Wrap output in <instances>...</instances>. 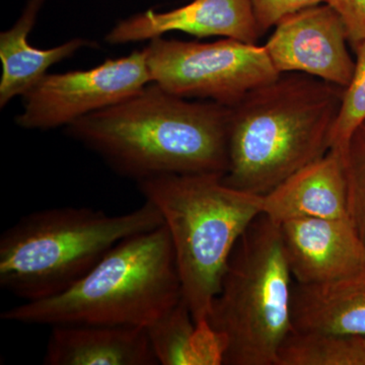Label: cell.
Returning <instances> with one entry per match:
<instances>
[{
	"label": "cell",
	"instance_id": "6da1fadb",
	"mask_svg": "<svg viewBox=\"0 0 365 365\" xmlns=\"http://www.w3.org/2000/svg\"><path fill=\"white\" fill-rule=\"evenodd\" d=\"M228 117L227 106L191 102L151 83L123 102L76 120L66 131L137 182L167 175L225 176Z\"/></svg>",
	"mask_w": 365,
	"mask_h": 365
},
{
	"label": "cell",
	"instance_id": "7a4b0ae2",
	"mask_svg": "<svg viewBox=\"0 0 365 365\" xmlns=\"http://www.w3.org/2000/svg\"><path fill=\"white\" fill-rule=\"evenodd\" d=\"M345 88L283 73L230 108L223 182L264 195L330 150Z\"/></svg>",
	"mask_w": 365,
	"mask_h": 365
},
{
	"label": "cell",
	"instance_id": "3957f363",
	"mask_svg": "<svg viewBox=\"0 0 365 365\" xmlns=\"http://www.w3.org/2000/svg\"><path fill=\"white\" fill-rule=\"evenodd\" d=\"M182 299L165 225L123 240L83 279L55 297L2 312L26 325H113L148 328Z\"/></svg>",
	"mask_w": 365,
	"mask_h": 365
},
{
	"label": "cell",
	"instance_id": "277c9868",
	"mask_svg": "<svg viewBox=\"0 0 365 365\" xmlns=\"http://www.w3.org/2000/svg\"><path fill=\"white\" fill-rule=\"evenodd\" d=\"M162 225V215L148 201L119 215L72 206L30 213L0 237V287L24 302L55 297L120 242Z\"/></svg>",
	"mask_w": 365,
	"mask_h": 365
},
{
	"label": "cell",
	"instance_id": "5b68a950",
	"mask_svg": "<svg viewBox=\"0 0 365 365\" xmlns=\"http://www.w3.org/2000/svg\"><path fill=\"white\" fill-rule=\"evenodd\" d=\"M222 175H167L138 182L163 216L174 249L182 299L206 323L230 255L262 215L261 195L232 188Z\"/></svg>",
	"mask_w": 365,
	"mask_h": 365
},
{
	"label": "cell",
	"instance_id": "8992f818",
	"mask_svg": "<svg viewBox=\"0 0 365 365\" xmlns=\"http://www.w3.org/2000/svg\"><path fill=\"white\" fill-rule=\"evenodd\" d=\"M294 284L280 225L260 215L235 245L206 319L225 345L222 364L278 365L294 332Z\"/></svg>",
	"mask_w": 365,
	"mask_h": 365
},
{
	"label": "cell",
	"instance_id": "52a82bcc",
	"mask_svg": "<svg viewBox=\"0 0 365 365\" xmlns=\"http://www.w3.org/2000/svg\"><path fill=\"white\" fill-rule=\"evenodd\" d=\"M143 49L151 81L163 90L227 107L280 76L264 46L228 38L199 43L158 37Z\"/></svg>",
	"mask_w": 365,
	"mask_h": 365
},
{
	"label": "cell",
	"instance_id": "ba28073f",
	"mask_svg": "<svg viewBox=\"0 0 365 365\" xmlns=\"http://www.w3.org/2000/svg\"><path fill=\"white\" fill-rule=\"evenodd\" d=\"M153 83L146 53L107 59L88 69L46 74L24 96V111L16 118L21 128L49 130L123 102Z\"/></svg>",
	"mask_w": 365,
	"mask_h": 365
},
{
	"label": "cell",
	"instance_id": "9c48e42d",
	"mask_svg": "<svg viewBox=\"0 0 365 365\" xmlns=\"http://www.w3.org/2000/svg\"><path fill=\"white\" fill-rule=\"evenodd\" d=\"M265 45L280 74H307L346 88L355 61L348 51L347 30L339 14L319 4L289 14L275 26Z\"/></svg>",
	"mask_w": 365,
	"mask_h": 365
},
{
	"label": "cell",
	"instance_id": "30bf717a",
	"mask_svg": "<svg viewBox=\"0 0 365 365\" xmlns=\"http://www.w3.org/2000/svg\"><path fill=\"white\" fill-rule=\"evenodd\" d=\"M170 32L225 37L248 44H257L262 36L250 0H192L165 13L150 9L118 21L106 36V42L129 44Z\"/></svg>",
	"mask_w": 365,
	"mask_h": 365
},
{
	"label": "cell",
	"instance_id": "8fae6325",
	"mask_svg": "<svg viewBox=\"0 0 365 365\" xmlns=\"http://www.w3.org/2000/svg\"><path fill=\"white\" fill-rule=\"evenodd\" d=\"M280 232L295 283L332 282L365 266V245L349 220L297 218Z\"/></svg>",
	"mask_w": 365,
	"mask_h": 365
},
{
	"label": "cell",
	"instance_id": "7c38bea8",
	"mask_svg": "<svg viewBox=\"0 0 365 365\" xmlns=\"http://www.w3.org/2000/svg\"><path fill=\"white\" fill-rule=\"evenodd\" d=\"M261 210L278 225L297 218L349 220L344 157L330 150L297 170L261 195Z\"/></svg>",
	"mask_w": 365,
	"mask_h": 365
},
{
	"label": "cell",
	"instance_id": "4fadbf2b",
	"mask_svg": "<svg viewBox=\"0 0 365 365\" xmlns=\"http://www.w3.org/2000/svg\"><path fill=\"white\" fill-rule=\"evenodd\" d=\"M45 365H158L143 327H51Z\"/></svg>",
	"mask_w": 365,
	"mask_h": 365
},
{
	"label": "cell",
	"instance_id": "5bb4252c",
	"mask_svg": "<svg viewBox=\"0 0 365 365\" xmlns=\"http://www.w3.org/2000/svg\"><path fill=\"white\" fill-rule=\"evenodd\" d=\"M294 334L322 337L365 335V266L323 284H294Z\"/></svg>",
	"mask_w": 365,
	"mask_h": 365
},
{
	"label": "cell",
	"instance_id": "9a60e30c",
	"mask_svg": "<svg viewBox=\"0 0 365 365\" xmlns=\"http://www.w3.org/2000/svg\"><path fill=\"white\" fill-rule=\"evenodd\" d=\"M46 0H28L20 18L11 29L0 34V107L4 108L14 98L25 96L44 78L54 64L71 58L81 48L93 45L76 38L50 49L33 47L29 36L37 23Z\"/></svg>",
	"mask_w": 365,
	"mask_h": 365
},
{
	"label": "cell",
	"instance_id": "2e32d148",
	"mask_svg": "<svg viewBox=\"0 0 365 365\" xmlns=\"http://www.w3.org/2000/svg\"><path fill=\"white\" fill-rule=\"evenodd\" d=\"M145 329L160 364H222V338L207 322L196 325L182 299Z\"/></svg>",
	"mask_w": 365,
	"mask_h": 365
},
{
	"label": "cell",
	"instance_id": "e0dca14e",
	"mask_svg": "<svg viewBox=\"0 0 365 365\" xmlns=\"http://www.w3.org/2000/svg\"><path fill=\"white\" fill-rule=\"evenodd\" d=\"M278 365H365V335L322 337L290 334Z\"/></svg>",
	"mask_w": 365,
	"mask_h": 365
},
{
	"label": "cell",
	"instance_id": "ac0fdd59",
	"mask_svg": "<svg viewBox=\"0 0 365 365\" xmlns=\"http://www.w3.org/2000/svg\"><path fill=\"white\" fill-rule=\"evenodd\" d=\"M353 49L356 53L354 72L343 93L331 136L330 150L343 157L353 134L365 121V40L353 46Z\"/></svg>",
	"mask_w": 365,
	"mask_h": 365
},
{
	"label": "cell",
	"instance_id": "d6986e66",
	"mask_svg": "<svg viewBox=\"0 0 365 365\" xmlns=\"http://www.w3.org/2000/svg\"><path fill=\"white\" fill-rule=\"evenodd\" d=\"M344 165L348 215L365 245V121L350 139Z\"/></svg>",
	"mask_w": 365,
	"mask_h": 365
},
{
	"label": "cell",
	"instance_id": "ffe728a7",
	"mask_svg": "<svg viewBox=\"0 0 365 365\" xmlns=\"http://www.w3.org/2000/svg\"><path fill=\"white\" fill-rule=\"evenodd\" d=\"M261 34L267 32L289 14L326 0H250Z\"/></svg>",
	"mask_w": 365,
	"mask_h": 365
},
{
	"label": "cell",
	"instance_id": "44dd1931",
	"mask_svg": "<svg viewBox=\"0 0 365 365\" xmlns=\"http://www.w3.org/2000/svg\"><path fill=\"white\" fill-rule=\"evenodd\" d=\"M325 4L344 21L352 47L365 40V0H326Z\"/></svg>",
	"mask_w": 365,
	"mask_h": 365
}]
</instances>
